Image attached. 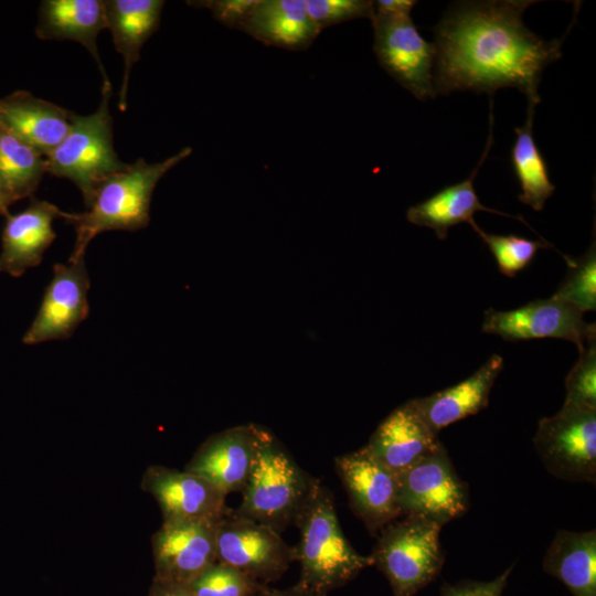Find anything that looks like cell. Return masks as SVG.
<instances>
[{
  "label": "cell",
  "instance_id": "1",
  "mask_svg": "<svg viewBox=\"0 0 596 596\" xmlns=\"http://www.w3.org/2000/svg\"><path fill=\"white\" fill-rule=\"evenodd\" d=\"M536 1L460 2L434 28V91L494 94L515 87L528 104L541 100L538 88L543 70L562 55L563 39L546 41L522 21Z\"/></svg>",
  "mask_w": 596,
  "mask_h": 596
},
{
  "label": "cell",
  "instance_id": "2",
  "mask_svg": "<svg viewBox=\"0 0 596 596\" xmlns=\"http://www.w3.org/2000/svg\"><path fill=\"white\" fill-rule=\"evenodd\" d=\"M185 147L163 161L149 163L139 158L105 179L96 189L91 205L82 213L64 212L63 219L75 228L76 238L68 260L84 258L88 244L106 231H138L150 220V202L158 181L188 158Z\"/></svg>",
  "mask_w": 596,
  "mask_h": 596
},
{
  "label": "cell",
  "instance_id": "3",
  "mask_svg": "<svg viewBox=\"0 0 596 596\" xmlns=\"http://www.w3.org/2000/svg\"><path fill=\"white\" fill-rule=\"evenodd\" d=\"M300 532L295 546L300 576L296 587L328 596L373 565L345 539L337 517L332 492L319 479L294 523Z\"/></svg>",
  "mask_w": 596,
  "mask_h": 596
},
{
  "label": "cell",
  "instance_id": "4",
  "mask_svg": "<svg viewBox=\"0 0 596 596\" xmlns=\"http://www.w3.org/2000/svg\"><path fill=\"white\" fill-rule=\"evenodd\" d=\"M316 480L270 430L260 426L256 458L242 501L233 511L280 533L295 523Z\"/></svg>",
  "mask_w": 596,
  "mask_h": 596
},
{
  "label": "cell",
  "instance_id": "5",
  "mask_svg": "<svg viewBox=\"0 0 596 596\" xmlns=\"http://www.w3.org/2000/svg\"><path fill=\"white\" fill-rule=\"evenodd\" d=\"M110 97L111 83H103L98 108L87 116L73 113L68 132L45 157L46 173L71 180L82 192L86 209L98 185L127 167L114 148Z\"/></svg>",
  "mask_w": 596,
  "mask_h": 596
},
{
  "label": "cell",
  "instance_id": "6",
  "mask_svg": "<svg viewBox=\"0 0 596 596\" xmlns=\"http://www.w3.org/2000/svg\"><path fill=\"white\" fill-rule=\"evenodd\" d=\"M440 529L433 521L408 514L379 533L370 556L387 578L393 596H415L439 574L444 564Z\"/></svg>",
  "mask_w": 596,
  "mask_h": 596
},
{
  "label": "cell",
  "instance_id": "7",
  "mask_svg": "<svg viewBox=\"0 0 596 596\" xmlns=\"http://www.w3.org/2000/svg\"><path fill=\"white\" fill-rule=\"evenodd\" d=\"M534 446L549 472L572 482L596 479V409L563 405L538 424Z\"/></svg>",
  "mask_w": 596,
  "mask_h": 596
},
{
  "label": "cell",
  "instance_id": "8",
  "mask_svg": "<svg viewBox=\"0 0 596 596\" xmlns=\"http://www.w3.org/2000/svg\"><path fill=\"white\" fill-rule=\"evenodd\" d=\"M216 562L268 585L296 562V551L275 529L228 509L217 523Z\"/></svg>",
  "mask_w": 596,
  "mask_h": 596
},
{
  "label": "cell",
  "instance_id": "9",
  "mask_svg": "<svg viewBox=\"0 0 596 596\" xmlns=\"http://www.w3.org/2000/svg\"><path fill=\"white\" fill-rule=\"evenodd\" d=\"M371 22L380 65L419 100L435 97V45L419 34L411 13H374Z\"/></svg>",
  "mask_w": 596,
  "mask_h": 596
},
{
  "label": "cell",
  "instance_id": "10",
  "mask_svg": "<svg viewBox=\"0 0 596 596\" xmlns=\"http://www.w3.org/2000/svg\"><path fill=\"white\" fill-rule=\"evenodd\" d=\"M397 482L402 515H419L443 526L468 511L467 483L458 477L443 444L397 476Z\"/></svg>",
  "mask_w": 596,
  "mask_h": 596
},
{
  "label": "cell",
  "instance_id": "11",
  "mask_svg": "<svg viewBox=\"0 0 596 596\" xmlns=\"http://www.w3.org/2000/svg\"><path fill=\"white\" fill-rule=\"evenodd\" d=\"M482 332L498 334L507 341L557 338L574 343L581 352L596 341V326L584 320V313L555 297L538 299L525 306L485 312Z\"/></svg>",
  "mask_w": 596,
  "mask_h": 596
},
{
  "label": "cell",
  "instance_id": "12",
  "mask_svg": "<svg viewBox=\"0 0 596 596\" xmlns=\"http://www.w3.org/2000/svg\"><path fill=\"white\" fill-rule=\"evenodd\" d=\"M334 470L352 512L372 535L402 517L397 477L379 462L365 446L334 458Z\"/></svg>",
  "mask_w": 596,
  "mask_h": 596
},
{
  "label": "cell",
  "instance_id": "13",
  "mask_svg": "<svg viewBox=\"0 0 596 596\" xmlns=\"http://www.w3.org/2000/svg\"><path fill=\"white\" fill-rule=\"evenodd\" d=\"M89 276L85 259L53 266L39 310L22 337L28 345L68 339L89 312Z\"/></svg>",
  "mask_w": 596,
  "mask_h": 596
},
{
  "label": "cell",
  "instance_id": "14",
  "mask_svg": "<svg viewBox=\"0 0 596 596\" xmlns=\"http://www.w3.org/2000/svg\"><path fill=\"white\" fill-rule=\"evenodd\" d=\"M217 522H162L151 536L152 579L191 585L216 563Z\"/></svg>",
  "mask_w": 596,
  "mask_h": 596
},
{
  "label": "cell",
  "instance_id": "15",
  "mask_svg": "<svg viewBox=\"0 0 596 596\" xmlns=\"http://www.w3.org/2000/svg\"><path fill=\"white\" fill-rule=\"evenodd\" d=\"M140 488L157 501L162 522H217L230 509L221 490L184 469L151 465L141 477Z\"/></svg>",
  "mask_w": 596,
  "mask_h": 596
},
{
  "label": "cell",
  "instance_id": "16",
  "mask_svg": "<svg viewBox=\"0 0 596 596\" xmlns=\"http://www.w3.org/2000/svg\"><path fill=\"white\" fill-rule=\"evenodd\" d=\"M259 430V425L246 424L211 435L184 470L207 480L225 496L243 490L256 458Z\"/></svg>",
  "mask_w": 596,
  "mask_h": 596
},
{
  "label": "cell",
  "instance_id": "17",
  "mask_svg": "<svg viewBox=\"0 0 596 596\" xmlns=\"http://www.w3.org/2000/svg\"><path fill=\"white\" fill-rule=\"evenodd\" d=\"M437 435L411 400L379 424L365 447L397 477L441 445Z\"/></svg>",
  "mask_w": 596,
  "mask_h": 596
},
{
  "label": "cell",
  "instance_id": "18",
  "mask_svg": "<svg viewBox=\"0 0 596 596\" xmlns=\"http://www.w3.org/2000/svg\"><path fill=\"white\" fill-rule=\"evenodd\" d=\"M56 205L31 196L29 205L15 214H7L1 236L0 272L22 276L38 266L56 237L53 221L63 219Z\"/></svg>",
  "mask_w": 596,
  "mask_h": 596
},
{
  "label": "cell",
  "instance_id": "19",
  "mask_svg": "<svg viewBox=\"0 0 596 596\" xmlns=\"http://www.w3.org/2000/svg\"><path fill=\"white\" fill-rule=\"evenodd\" d=\"M72 116L73 111L25 91L0 98V126L45 157L68 132Z\"/></svg>",
  "mask_w": 596,
  "mask_h": 596
},
{
  "label": "cell",
  "instance_id": "20",
  "mask_svg": "<svg viewBox=\"0 0 596 596\" xmlns=\"http://www.w3.org/2000/svg\"><path fill=\"white\" fill-rule=\"evenodd\" d=\"M492 100H490L488 141L477 167L466 180L453 185H448L425 201L411 206L406 212V219L408 222L417 226H425L433 230L439 240H445L447 237L448 230L461 222L468 223L471 227L477 224L473 220V214L477 211L497 213L503 216L517 219L528 225L522 216H513L482 205L473 188L475 177L477 175L483 161L487 159L488 152L492 145Z\"/></svg>",
  "mask_w": 596,
  "mask_h": 596
},
{
  "label": "cell",
  "instance_id": "21",
  "mask_svg": "<svg viewBox=\"0 0 596 596\" xmlns=\"http://www.w3.org/2000/svg\"><path fill=\"white\" fill-rule=\"evenodd\" d=\"M503 369V358L491 355L465 381L413 403L428 427L436 434L444 427L487 407L491 389Z\"/></svg>",
  "mask_w": 596,
  "mask_h": 596
},
{
  "label": "cell",
  "instance_id": "22",
  "mask_svg": "<svg viewBox=\"0 0 596 596\" xmlns=\"http://www.w3.org/2000/svg\"><path fill=\"white\" fill-rule=\"evenodd\" d=\"M162 0H104L106 29L109 30L116 51L124 58V76L118 107H127L130 71L139 60L147 40L158 30Z\"/></svg>",
  "mask_w": 596,
  "mask_h": 596
},
{
  "label": "cell",
  "instance_id": "23",
  "mask_svg": "<svg viewBox=\"0 0 596 596\" xmlns=\"http://www.w3.org/2000/svg\"><path fill=\"white\" fill-rule=\"evenodd\" d=\"M106 29L104 0H44L39 8L35 34L41 40L81 43L95 60L103 83L110 82L97 50V36Z\"/></svg>",
  "mask_w": 596,
  "mask_h": 596
},
{
  "label": "cell",
  "instance_id": "24",
  "mask_svg": "<svg viewBox=\"0 0 596 596\" xmlns=\"http://www.w3.org/2000/svg\"><path fill=\"white\" fill-rule=\"evenodd\" d=\"M265 45L306 50L321 32L305 0H257L241 30Z\"/></svg>",
  "mask_w": 596,
  "mask_h": 596
},
{
  "label": "cell",
  "instance_id": "25",
  "mask_svg": "<svg viewBox=\"0 0 596 596\" xmlns=\"http://www.w3.org/2000/svg\"><path fill=\"white\" fill-rule=\"evenodd\" d=\"M543 568L573 596H596V531L558 530L546 550Z\"/></svg>",
  "mask_w": 596,
  "mask_h": 596
},
{
  "label": "cell",
  "instance_id": "26",
  "mask_svg": "<svg viewBox=\"0 0 596 596\" xmlns=\"http://www.w3.org/2000/svg\"><path fill=\"white\" fill-rule=\"evenodd\" d=\"M535 106L528 104L524 125L514 129L517 137L511 149V164L521 189L519 201L534 211H541L555 185L551 182L545 159L533 138Z\"/></svg>",
  "mask_w": 596,
  "mask_h": 596
},
{
  "label": "cell",
  "instance_id": "27",
  "mask_svg": "<svg viewBox=\"0 0 596 596\" xmlns=\"http://www.w3.org/2000/svg\"><path fill=\"white\" fill-rule=\"evenodd\" d=\"M45 173V156L0 126V179L12 202L31 198Z\"/></svg>",
  "mask_w": 596,
  "mask_h": 596
},
{
  "label": "cell",
  "instance_id": "28",
  "mask_svg": "<svg viewBox=\"0 0 596 596\" xmlns=\"http://www.w3.org/2000/svg\"><path fill=\"white\" fill-rule=\"evenodd\" d=\"M566 259L568 270L553 297L563 300L583 313L596 308V245L578 258Z\"/></svg>",
  "mask_w": 596,
  "mask_h": 596
},
{
  "label": "cell",
  "instance_id": "29",
  "mask_svg": "<svg viewBox=\"0 0 596 596\" xmlns=\"http://www.w3.org/2000/svg\"><path fill=\"white\" fill-rule=\"evenodd\" d=\"M472 228L492 253L500 273L508 277H514L518 272L524 269L540 248L551 247L544 241H532L513 234L486 233L478 224H475Z\"/></svg>",
  "mask_w": 596,
  "mask_h": 596
},
{
  "label": "cell",
  "instance_id": "30",
  "mask_svg": "<svg viewBox=\"0 0 596 596\" xmlns=\"http://www.w3.org/2000/svg\"><path fill=\"white\" fill-rule=\"evenodd\" d=\"M195 596H256L263 587L235 568L214 563L190 585Z\"/></svg>",
  "mask_w": 596,
  "mask_h": 596
},
{
  "label": "cell",
  "instance_id": "31",
  "mask_svg": "<svg viewBox=\"0 0 596 596\" xmlns=\"http://www.w3.org/2000/svg\"><path fill=\"white\" fill-rule=\"evenodd\" d=\"M563 405L596 409V341L579 352V358L565 379Z\"/></svg>",
  "mask_w": 596,
  "mask_h": 596
},
{
  "label": "cell",
  "instance_id": "32",
  "mask_svg": "<svg viewBox=\"0 0 596 596\" xmlns=\"http://www.w3.org/2000/svg\"><path fill=\"white\" fill-rule=\"evenodd\" d=\"M307 12L320 31L324 28L355 19L374 15L370 0H305Z\"/></svg>",
  "mask_w": 596,
  "mask_h": 596
},
{
  "label": "cell",
  "instance_id": "33",
  "mask_svg": "<svg viewBox=\"0 0 596 596\" xmlns=\"http://www.w3.org/2000/svg\"><path fill=\"white\" fill-rule=\"evenodd\" d=\"M257 0H200L188 1L192 7L207 9L213 18L231 29L241 30Z\"/></svg>",
  "mask_w": 596,
  "mask_h": 596
},
{
  "label": "cell",
  "instance_id": "34",
  "mask_svg": "<svg viewBox=\"0 0 596 596\" xmlns=\"http://www.w3.org/2000/svg\"><path fill=\"white\" fill-rule=\"evenodd\" d=\"M512 570L513 565L489 582L462 581L454 585L445 584L441 596H501Z\"/></svg>",
  "mask_w": 596,
  "mask_h": 596
},
{
  "label": "cell",
  "instance_id": "35",
  "mask_svg": "<svg viewBox=\"0 0 596 596\" xmlns=\"http://www.w3.org/2000/svg\"><path fill=\"white\" fill-rule=\"evenodd\" d=\"M147 596H195L190 585L152 579Z\"/></svg>",
  "mask_w": 596,
  "mask_h": 596
},
{
  "label": "cell",
  "instance_id": "36",
  "mask_svg": "<svg viewBox=\"0 0 596 596\" xmlns=\"http://www.w3.org/2000/svg\"><path fill=\"white\" fill-rule=\"evenodd\" d=\"M417 1L414 0H377L373 1L374 13L409 12Z\"/></svg>",
  "mask_w": 596,
  "mask_h": 596
},
{
  "label": "cell",
  "instance_id": "37",
  "mask_svg": "<svg viewBox=\"0 0 596 596\" xmlns=\"http://www.w3.org/2000/svg\"><path fill=\"white\" fill-rule=\"evenodd\" d=\"M256 596H323L307 592L296 587L295 585L287 589H276L272 588L268 585L263 587V589Z\"/></svg>",
  "mask_w": 596,
  "mask_h": 596
},
{
  "label": "cell",
  "instance_id": "38",
  "mask_svg": "<svg viewBox=\"0 0 596 596\" xmlns=\"http://www.w3.org/2000/svg\"><path fill=\"white\" fill-rule=\"evenodd\" d=\"M12 200L6 191L3 183L0 179V215H7L9 206L12 204Z\"/></svg>",
  "mask_w": 596,
  "mask_h": 596
}]
</instances>
